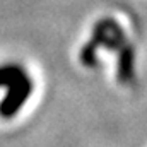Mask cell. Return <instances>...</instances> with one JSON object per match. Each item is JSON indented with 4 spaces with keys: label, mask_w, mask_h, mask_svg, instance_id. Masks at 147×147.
I'll list each match as a JSON object with an SVG mask.
<instances>
[{
    "label": "cell",
    "mask_w": 147,
    "mask_h": 147,
    "mask_svg": "<svg viewBox=\"0 0 147 147\" xmlns=\"http://www.w3.org/2000/svg\"><path fill=\"white\" fill-rule=\"evenodd\" d=\"M31 92H33V80L28 77V74H24L16 82L7 86V92L0 101V118L12 120L26 105Z\"/></svg>",
    "instance_id": "6da1fadb"
},
{
    "label": "cell",
    "mask_w": 147,
    "mask_h": 147,
    "mask_svg": "<svg viewBox=\"0 0 147 147\" xmlns=\"http://www.w3.org/2000/svg\"><path fill=\"white\" fill-rule=\"evenodd\" d=\"M26 70L21 65L16 63H7V65H0V87H7L12 82H16L19 77H22Z\"/></svg>",
    "instance_id": "7a4b0ae2"
}]
</instances>
